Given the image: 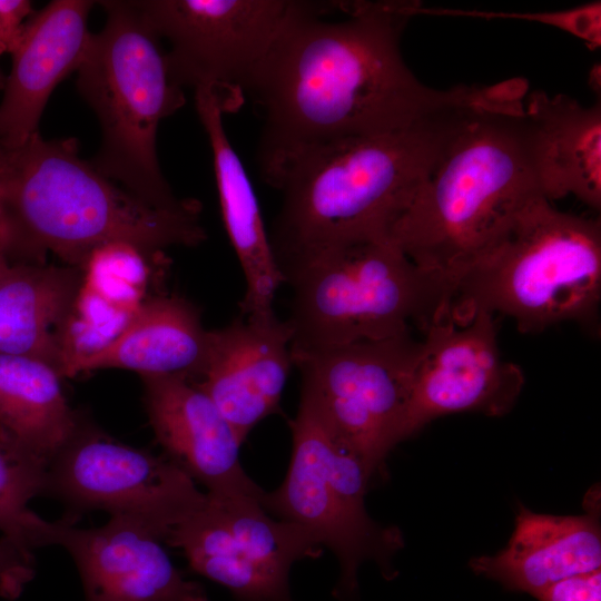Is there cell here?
Segmentation results:
<instances>
[{
	"label": "cell",
	"mask_w": 601,
	"mask_h": 601,
	"mask_svg": "<svg viewBox=\"0 0 601 601\" xmlns=\"http://www.w3.org/2000/svg\"><path fill=\"white\" fill-rule=\"evenodd\" d=\"M292 0L288 13L245 91L259 106L262 174L306 149L392 131L434 115L494 102L509 85L435 89L405 63L402 33L412 1Z\"/></svg>",
	"instance_id": "6da1fadb"
},
{
	"label": "cell",
	"mask_w": 601,
	"mask_h": 601,
	"mask_svg": "<svg viewBox=\"0 0 601 601\" xmlns=\"http://www.w3.org/2000/svg\"><path fill=\"white\" fill-rule=\"evenodd\" d=\"M486 105L299 151L262 174L282 194L268 234L284 277L326 249L390 230L464 121Z\"/></svg>",
	"instance_id": "7a4b0ae2"
},
{
	"label": "cell",
	"mask_w": 601,
	"mask_h": 601,
	"mask_svg": "<svg viewBox=\"0 0 601 601\" xmlns=\"http://www.w3.org/2000/svg\"><path fill=\"white\" fill-rule=\"evenodd\" d=\"M200 205H149L79 156L76 138L45 139L39 131L14 147L0 145V225L11 263H45L48 254L85 268L110 245L157 255L196 246L206 233Z\"/></svg>",
	"instance_id": "3957f363"
},
{
	"label": "cell",
	"mask_w": 601,
	"mask_h": 601,
	"mask_svg": "<svg viewBox=\"0 0 601 601\" xmlns=\"http://www.w3.org/2000/svg\"><path fill=\"white\" fill-rule=\"evenodd\" d=\"M523 110L524 98L481 107L450 139L388 234L414 264L457 284L544 197Z\"/></svg>",
	"instance_id": "277c9868"
},
{
	"label": "cell",
	"mask_w": 601,
	"mask_h": 601,
	"mask_svg": "<svg viewBox=\"0 0 601 601\" xmlns=\"http://www.w3.org/2000/svg\"><path fill=\"white\" fill-rule=\"evenodd\" d=\"M601 224L563 213L540 196L503 239L459 279L450 315L463 325L484 311L522 333L573 322L600 329Z\"/></svg>",
	"instance_id": "5b68a950"
},
{
	"label": "cell",
	"mask_w": 601,
	"mask_h": 601,
	"mask_svg": "<svg viewBox=\"0 0 601 601\" xmlns=\"http://www.w3.org/2000/svg\"><path fill=\"white\" fill-rule=\"evenodd\" d=\"M292 356L422 333L450 315L456 284L414 264L390 237L346 243L292 269Z\"/></svg>",
	"instance_id": "8992f818"
},
{
	"label": "cell",
	"mask_w": 601,
	"mask_h": 601,
	"mask_svg": "<svg viewBox=\"0 0 601 601\" xmlns=\"http://www.w3.org/2000/svg\"><path fill=\"white\" fill-rule=\"evenodd\" d=\"M104 28L92 33L77 70V89L96 114L101 145L91 165L149 205L180 209L157 156L160 121L181 108L184 88L174 77L161 39L134 1L98 2Z\"/></svg>",
	"instance_id": "52a82bcc"
},
{
	"label": "cell",
	"mask_w": 601,
	"mask_h": 601,
	"mask_svg": "<svg viewBox=\"0 0 601 601\" xmlns=\"http://www.w3.org/2000/svg\"><path fill=\"white\" fill-rule=\"evenodd\" d=\"M289 427L286 476L275 491L265 492L262 504L276 519L300 525L322 548L327 546L339 563L333 597L358 601L357 572L363 562H375L387 580L397 575L393 559L404 546L403 533L368 515L365 494L373 476L307 401L299 398Z\"/></svg>",
	"instance_id": "ba28073f"
},
{
	"label": "cell",
	"mask_w": 601,
	"mask_h": 601,
	"mask_svg": "<svg viewBox=\"0 0 601 601\" xmlns=\"http://www.w3.org/2000/svg\"><path fill=\"white\" fill-rule=\"evenodd\" d=\"M422 342L410 333L294 355L300 398L364 462L382 472L398 444Z\"/></svg>",
	"instance_id": "9c48e42d"
},
{
	"label": "cell",
	"mask_w": 601,
	"mask_h": 601,
	"mask_svg": "<svg viewBox=\"0 0 601 601\" xmlns=\"http://www.w3.org/2000/svg\"><path fill=\"white\" fill-rule=\"evenodd\" d=\"M75 523L85 512L137 521L161 541L207 502V493L164 454L121 443L82 421L47 467L45 494Z\"/></svg>",
	"instance_id": "30bf717a"
},
{
	"label": "cell",
	"mask_w": 601,
	"mask_h": 601,
	"mask_svg": "<svg viewBox=\"0 0 601 601\" xmlns=\"http://www.w3.org/2000/svg\"><path fill=\"white\" fill-rule=\"evenodd\" d=\"M207 496L164 542L179 549L194 572L221 584L238 601H294L290 569L318 558L319 543L300 525L274 519L260 500Z\"/></svg>",
	"instance_id": "8fae6325"
},
{
	"label": "cell",
	"mask_w": 601,
	"mask_h": 601,
	"mask_svg": "<svg viewBox=\"0 0 601 601\" xmlns=\"http://www.w3.org/2000/svg\"><path fill=\"white\" fill-rule=\"evenodd\" d=\"M161 39L179 85L245 92L288 13L292 0H139Z\"/></svg>",
	"instance_id": "7c38bea8"
},
{
	"label": "cell",
	"mask_w": 601,
	"mask_h": 601,
	"mask_svg": "<svg viewBox=\"0 0 601 601\" xmlns=\"http://www.w3.org/2000/svg\"><path fill=\"white\" fill-rule=\"evenodd\" d=\"M423 334L400 442L444 415L500 417L514 407L525 377L518 364L503 358L493 314L480 311L463 325L447 315Z\"/></svg>",
	"instance_id": "4fadbf2b"
},
{
	"label": "cell",
	"mask_w": 601,
	"mask_h": 601,
	"mask_svg": "<svg viewBox=\"0 0 601 601\" xmlns=\"http://www.w3.org/2000/svg\"><path fill=\"white\" fill-rule=\"evenodd\" d=\"M148 526L111 516L97 528L55 522L52 544L72 556L85 601H209L204 587L184 578Z\"/></svg>",
	"instance_id": "5bb4252c"
},
{
	"label": "cell",
	"mask_w": 601,
	"mask_h": 601,
	"mask_svg": "<svg viewBox=\"0 0 601 601\" xmlns=\"http://www.w3.org/2000/svg\"><path fill=\"white\" fill-rule=\"evenodd\" d=\"M144 402L164 455L213 497L263 500L239 460L242 441L215 403L195 383L145 376Z\"/></svg>",
	"instance_id": "9a60e30c"
},
{
	"label": "cell",
	"mask_w": 601,
	"mask_h": 601,
	"mask_svg": "<svg viewBox=\"0 0 601 601\" xmlns=\"http://www.w3.org/2000/svg\"><path fill=\"white\" fill-rule=\"evenodd\" d=\"M292 333L277 316H239L209 331L201 375L195 383L215 403L242 442L279 407L293 365Z\"/></svg>",
	"instance_id": "2e32d148"
},
{
	"label": "cell",
	"mask_w": 601,
	"mask_h": 601,
	"mask_svg": "<svg viewBox=\"0 0 601 601\" xmlns=\"http://www.w3.org/2000/svg\"><path fill=\"white\" fill-rule=\"evenodd\" d=\"M194 96L211 150L224 226L245 278L240 316L275 317L274 299L285 280L252 181L224 127V115L235 111L243 98L230 89L213 86L195 89Z\"/></svg>",
	"instance_id": "e0dca14e"
},
{
	"label": "cell",
	"mask_w": 601,
	"mask_h": 601,
	"mask_svg": "<svg viewBox=\"0 0 601 601\" xmlns=\"http://www.w3.org/2000/svg\"><path fill=\"white\" fill-rule=\"evenodd\" d=\"M96 2L55 0L29 17L10 52L0 101V145L14 147L38 132L47 101L77 71L91 32L88 17Z\"/></svg>",
	"instance_id": "ac0fdd59"
},
{
	"label": "cell",
	"mask_w": 601,
	"mask_h": 601,
	"mask_svg": "<svg viewBox=\"0 0 601 601\" xmlns=\"http://www.w3.org/2000/svg\"><path fill=\"white\" fill-rule=\"evenodd\" d=\"M209 331L198 309L177 295H157L140 304L117 334L99 346L71 354L61 377L101 368L197 382L207 357Z\"/></svg>",
	"instance_id": "d6986e66"
},
{
	"label": "cell",
	"mask_w": 601,
	"mask_h": 601,
	"mask_svg": "<svg viewBox=\"0 0 601 601\" xmlns=\"http://www.w3.org/2000/svg\"><path fill=\"white\" fill-rule=\"evenodd\" d=\"M523 121L532 166L549 200L574 195L601 207V106L564 93L531 92Z\"/></svg>",
	"instance_id": "ffe728a7"
},
{
	"label": "cell",
	"mask_w": 601,
	"mask_h": 601,
	"mask_svg": "<svg viewBox=\"0 0 601 601\" xmlns=\"http://www.w3.org/2000/svg\"><path fill=\"white\" fill-rule=\"evenodd\" d=\"M470 566L508 590L534 597L556 581L600 569L599 515L543 514L520 505L506 545L471 559Z\"/></svg>",
	"instance_id": "44dd1931"
},
{
	"label": "cell",
	"mask_w": 601,
	"mask_h": 601,
	"mask_svg": "<svg viewBox=\"0 0 601 601\" xmlns=\"http://www.w3.org/2000/svg\"><path fill=\"white\" fill-rule=\"evenodd\" d=\"M80 288L71 266L0 263V355L36 358L60 374L71 354L68 325Z\"/></svg>",
	"instance_id": "7402d4cb"
},
{
	"label": "cell",
	"mask_w": 601,
	"mask_h": 601,
	"mask_svg": "<svg viewBox=\"0 0 601 601\" xmlns=\"http://www.w3.org/2000/svg\"><path fill=\"white\" fill-rule=\"evenodd\" d=\"M60 378L46 362L0 355V445L45 470L81 422L63 395Z\"/></svg>",
	"instance_id": "603a6c76"
},
{
	"label": "cell",
	"mask_w": 601,
	"mask_h": 601,
	"mask_svg": "<svg viewBox=\"0 0 601 601\" xmlns=\"http://www.w3.org/2000/svg\"><path fill=\"white\" fill-rule=\"evenodd\" d=\"M46 472L0 445V532L31 552L52 544L55 522L28 508L30 500L45 494Z\"/></svg>",
	"instance_id": "cb8c5ba5"
},
{
	"label": "cell",
	"mask_w": 601,
	"mask_h": 601,
	"mask_svg": "<svg viewBox=\"0 0 601 601\" xmlns=\"http://www.w3.org/2000/svg\"><path fill=\"white\" fill-rule=\"evenodd\" d=\"M415 14L470 17L484 19H519L539 22L565 31L583 40L590 48L601 45V2L594 1L574 8L545 12H493L449 8H426L417 4Z\"/></svg>",
	"instance_id": "d4e9b609"
},
{
	"label": "cell",
	"mask_w": 601,
	"mask_h": 601,
	"mask_svg": "<svg viewBox=\"0 0 601 601\" xmlns=\"http://www.w3.org/2000/svg\"><path fill=\"white\" fill-rule=\"evenodd\" d=\"M36 573L31 551L2 536L0 539V597L13 601L18 599Z\"/></svg>",
	"instance_id": "484cf974"
},
{
	"label": "cell",
	"mask_w": 601,
	"mask_h": 601,
	"mask_svg": "<svg viewBox=\"0 0 601 601\" xmlns=\"http://www.w3.org/2000/svg\"><path fill=\"white\" fill-rule=\"evenodd\" d=\"M534 598L539 601H601L600 569L556 581Z\"/></svg>",
	"instance_id": "4316f807"
},
{
	"label": "cell",
	"mask_w": 601,
	"mask_h": 601,
	"mask_svg": "<svg viewBox=\"0 0 601 601\" xmlns=\"http://www.w3.org/2000/svg\"><path fill=\"white\" fill-rule=\"evenodd\" d=\"M4 260H8V259H7V257L4 255V252H3L2 238H1V225H0V263H2Z\"/></svg>",
	"instance_id": "83f0119b"
},
{
	"label": "cell",
	"mask_w": 601,
	"mask_h": 601,
	"mask_svg": "<svg viewBox=\"0 0 601 601\" xmlns=\"http://www.w3.org/2000/svg\"><path fill=\"white\" fill-rule=\"evenodd\" d=\"M4 78H6V76L2 73V71L0 69V91H2V89H3Z\"/></svg>",
	"instance_id": "f1b7e54d"
}]
</instances>
